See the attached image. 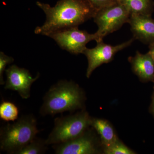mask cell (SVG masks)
Returning <instances> with one entry per match:
<instances>
[{
  "label": "cell",
  "instance_id": "6da1fadb",
  "mask_svg": "<svg viewBox=\"0 0 154 154\" xmlns=\"http://www.w3.org/2000/svg\"><path fill=\"white\" fill-rule=\"evenodd\" d=\"M36 5L46 16L43 25L34 33L48 36L57 31L78 27L91 18L98 10L87 0H60L54 7L37 2Z\"/></svg>",
  "mask_w": 154,
  "mask_h": 154
},
{
  "label": "cell",
  "instance_id": "7a4b0ae2",
  "mask_svg": "<svg viewBox=\"0 0 154 154\" xmlns=\"http://www.w3.org/2000/svg\"><path fill=\"white\" fill-rule=\"evenodd\" d=\"M83 100L82 91L78 85L72 81L60 80L45 95L39 113L45 116L71 112L81 108Z\"/></svg>",
  "mask_w": 154,
  "mask_h": 154
},
{
  "label": "cell",
  "instance_id": "3957f363",
  "mask_svg": "<svg viewBox=\"0 0 154 154\" xmlns=\"http://www.w3.org/2000/svg\"><path fill=\"white\" fill-rule=\"evenodd\" d=\"M39 132L33 115H25L13 123H8L0 130V148L8 154H17L36 138Z\"/></svg>",
  "mask_w": 154,
  "mask_h": 154
},
{
  "label": "cell",
  "instance_id": "277c9868",
  "mask_svg": "<svg viewBox=\"0 0 154 154\" xmlns=\"http://www.w3.org/2000/svg\"><path fill=\"white\" fill-rule=\"evenodd\" d=\"M92 119L83 111L74 115L57 117L45 143L48 146L63 143L79 136L91 125Z\"/></svg>",
  "mask_w": 154,
  "mask_h": 154
},
{
  "label": "cell",
  "instance_id": "5b68a950",
  "mask_svg": "<svg viewBox=\"0 0 154 154\" xmlns=\"http://www.w3.org/2000/svg\"><path fill=\"white\" fill-rule=\"evenodd\" d=\"M130 16L126 8L119 2L99 9L94 17V22L98 27L96 33L103 39L105 36L128 23Z\"/></svg>",
  "mask_w": 154,
  "mask_h": 154
},
{
  "label": "cell",
  "instance_id": "8992f818",
  "mask_svg": "<svg viewBox=\"0 0 154 154\" xmlns=\"http://www.w3.org/2000/svg\"><path fill=\"white\" fill-rule=\"evenodd\" d=\"M48 36L53 39L62 49L74 54H83L90 42L103 41L96 32L91 34L85 30H79L78 27L57 31Z\"/></svg>",
  "mask_w": 154,
  "mask_h": 154
},
{
  "label": "cell",
  "instance_id": "52a82bcc",
  "mask_svg": "<svg viewBox=\"0 0 154 154\" xmlns=\"http://www.w3.org/2000/svg\"><path fill=\"white\" fill-rule=\"evenodd\" d=\"M133 38L118 45H113L104 43L103 41L97 42V45L93 48H86L83 52L88 59V67L86 76L89 78L97 67L104 63L113 60L118 51L130 46L134 40Z\"/></svg>",
  "mask_w": 154,
  "mask_h": 154
},
{
  "label": "cell",
  "instance_id": "ba28073f",
  "mask_svg": "<svg viewBox=\"0 0 154 154\" xmlns=\"http://www.w3.org/2000/svg\"><path fill=\"white\" fill-rule=\"evenodd\" d=\"M5 73L7 80L5 89L17 91L22 99L30 98L31 85L38 79L39 74L33 78L28 69L16 65L9 66Z\"/></svg>",
  "mask_w": 154,
  "mask_h": 154
},
{
  "label": "cell",
  "instance_id": "9c48e42d",
  "mask_svg": "<svg viewBox=\"0 0 154 154\" xmlns=\"http://www.w3.org/2000/svg\"><path fill=\"white\" fill-rule=\"evenodd\" d=\"M53 146L57 154H93L97 152L94 138L86 132V130L74 139Z\"/></svg>",
  "mask_w": 154,
  "mask_h": 154
},
{
  "label": "cell",
  "instance_id": "30bf717a",
  "mask_svg": "<svg viewBox=\"0 0 154 154\" xmlns=\"http://www.w3.org/2000/svg\"><path fill=\"white\" fill-rule=\"evenodd\" d=\"M128 23L134 39L149 45L154 43V19L151 16L131 15Z\"/></svg>",
  "mask_w": 154,
  "mask_h": 154
},
{
  "label": "cell",
  "instance_id": "8fae6325",
  "mask_svg": "<svg viewBox=\"0 0 154 154\" xmlns=\"http://www.w3.org/2000/svg\"><path fill=\"white\" fill-rule=\"evenodd\" d=\"M133 70L141 79L154 81V61L148 52L142 54L137 51L134 57H129Z\"/></svg>",
  "mask_w": 154,
  "mask_h": 154
},
{
  "label": "cell",
  "instance_id": "7c38bea8",
  "mask_svg": "<svg viewBox=\"0 0 154 154\" xmlns=\"http://www.w3.org/2000/svg\"><path fill=\"white\" fill-rule=\"evenodd\" d=\"M131 15L151 16L154 11L153 0H118Z\"/></svg>",
  "mask_w": 154,
  "mask_h": 154
},
{
  "label": "cell",
  "instance_id": "4fadbf2b",
  "mask_svg": "<svg viewBox=\"0 0 154 154\" xmlns=\"http://www.w3.org/2000/svg\"><path fill=\"white\" fill-rule=\"evenodd\" d=\"M91 125L96 130L105 146L118 140L112 127L107 122L99 119H92Z\"/></svg>",
  "mask_w": 154,
  "mask_h": 154
},
{
  "label": "cell",
  "instance_id": "5bb4252c",
  "mask_svg": "<svg viewBox=\"0 0 154 154\" xmlns=\"http://www.w3.org/2000/svg\"><path fill=\"white\" fill-rule=\"evenodd\" d=\"M19 109L12 102L3 101L0 105V118L4 121H16L19 118Z\"/></svg>",
  "mask_w": 154,
  "mask_h": 154
},
{
  "label": "cell",
  "instance_id": "9a60e30c",
  "mask_svg": "<svg viewBox=\"0 0 154 154\" xmlns=\"http://www.w3.org/2000/svg\"><path fill=\"white\" fill-rule=\"evenodd\" d=\"M45 140L36 138L24 147L17 154H40L45 152L47 149Z\"/></svg>",
  "mask_w": 154,
  "mask_h": 154
},
{
  "label": "cell",
  "instance_id": "2e32d148",
  "mask_svg": "<svg viewBox=\"0 0 154 154\" xmlns=\"http://www.w3.org/2000/svg\"><path fill=\"white\" fill-rule=\"evenodd\" d=\"M104 152L107 154H134V152L117 140L110 145L105 146Z\"/></svg>",
  "mask_w": 154,
  "mask_h": 154
},
{
  "label": "cell",
  "instance_id": "e0dca14e",
  "mask_svg": "<svg viewBox=\"0 0 154 154\" xmlns=\"http://www.w3.org/2000/svg\"><path fill=\"white\" fill-rule=\"evenodd\" d=\"M14 60L12 57L6 55L2 51L0 52V85L5 83L4 80V72L6 71L7 66L14 62Z\"/></svg>",
  "mask_w": 154,
  "mask_h": 154
},
{
  "label": "cell",
  "instance_id": "ac0fdd59",
  "mask_svg": "<svg viewBox=\"0 0 154 154\" xmlns=\"http://www.w3.org/2000/svg\"><path fill=\"white\" fill-rule=\"evenodd\" d=\"M97 10L103 8L113 5L118 2V0H87Z\"/></svg>",
  "mask_w": 154,
  "mask_h": 154
},
{
  "label": "cell",
  "instance_id": "d6986e66",
  "mask_svg": "<svg viewBox=\"0 0 154 154\" xmlns=\"http://www.w3.org/2000/svg\"><path fill=\"white\" fill-rule=\"evenodd\" d=\"M148 53L154 61V43L149 45Z\"/></svg>",
  "mask_w": 154,
  "mask_h": 154
},
{
  "label": "cell",
  "instance_id": "ffe728a7",
  "mask_svg": "<svg viewBox=\"0 0 154 154\" xmlns=\"http://www.w3.org/2000/svg\"><path fill=\"white\" fill-rule=\"evenodd\" d=\"M152 109L154 113V97H153V99L152 101Z\"/></svg>",
  "mask_w": 154,
  "mask_h": 154
}]
</instances>
